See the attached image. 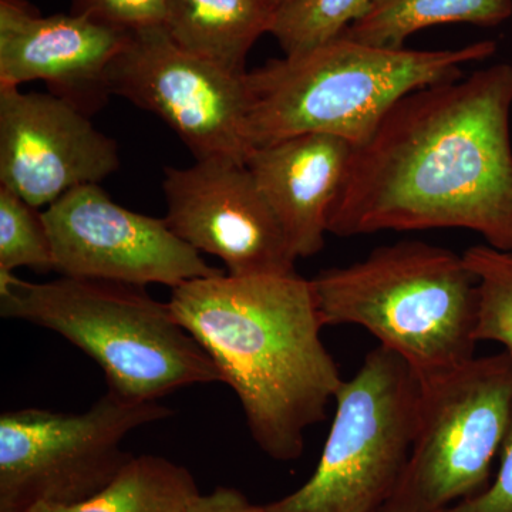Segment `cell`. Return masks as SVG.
<instances>
[{
	"instance_id": "1",
	"label": "cell",
	"mask_w": 512,
	"mask_h": 512,
	"mask_svg": "<svg viewBox=\"0 0 512 512\" xmlns=\"http://www.w3.org/2000/svg\"><path fill=\"white\" fill-rule=\"evenodd\" d=\"M512 64L402 97L353 147L329 234L467 229L512 252Z\"/></svg>"
},
{
	"instance_id": "2",
	"label": "cell",
	"mask_w": 512,
	"mask_h": 512,
	"mask_svg": "<svg viewBox=\"0 0 512 512\" xmlns=\"http://www.w3.org/2000/svg\"><path fill=\"white\" fill-rule=\"evenodd\" d=\"M237 394L256 446L298 460L345 379L322 340L312 282L301 275L194 279L168 301Z\"/></svg>"
},
{
	"instance_id": "3",
	"label": "cell",
	"mask_w": 512,
	"mask_h": 512,
	"mask_svg": "<svg viewBox=\"0 0 512 512\" xmlns=\"http://www.w3.org/2000/svg\"><path fill=\"white\" fill-rule=\"evenodd\" d=\"M491 40L447 50L380 47L340 36L269 60L245 74L247 136L252 148L328 134L362 146L402 97L457 79L461 67L494 55Z\"/></svg>"
},
{
	"instance_id": "4",
	"label": "cell",
	"mask_w": 512,
	"mask_h": 512,
	"mask_svg": "<svg viewBox=\"0 0 512 512\" xmlns=\"http://www.w3.org/2000/svg\"><path fill=\"white\" fill-rule=\"evenodd\" d=\"M311 282L325 326H360L420 380L476 357L480 291L463 254L400 241Z\"/></svg>"
},
{
	"instance_id": "5",
	"label": "cell",
	"mask_w": 512,
	"mask_h": 512,
	"mask_svg": "<svg viewBox=\"0 0 512 512\" xmlns=\"http://www.w3.org/2000/svg\"><path fill=\"white\" fill-rule=\"evenodd\" d=\"M0 316L55 332L101 367L107 389L140 402L222 383L220 370L144 286L62 276L25 281L0 271Z\"/></svg>"
},
{
	"instance_id": "6",
	"label": "cell",
	"mask_w": 512,
	"mask_h": 512,
	"mask_svg": "<svg viewBox=\"0 0 512 512\" xmlns=\"http://www.w3.org/2000/svg\"><path fill=\"white\" fill-rule=\"evenodd\" d=\"M419 376L379 345L336 394L318 466L293 493L259 512H380L412 453L419 420Z\"/></svg>"
},
{
	"instance_id": "7",
	"label": "cell",
	"mask_w": 512,
	"mask_h": 512,
	"mask_svg": "<svg viewBox=\"0 0 512 512\" xmlns=\"http://www.w3.org/2000/svg\"><path fill=\"white\" fill-rule=\"evenodd\" d=\"M416 437L380 512H443L487 487L512 420V355L474 357L420 380Z\"/></svg>"
},
{
	"instance_id": "8",
	"label": "cell",
	"mask_w": 512,
	"mask_h": 512,
	"mask_svg": "<svg viewBox=\"0 0 512 512\" xmlns=\"http://www.w3.org/2000/svg\"><path fill=\"white\" fill-rule=\"evenodd\" d=\"M160 402L107 392L83 413L8 410L0 416V512L70 505L99 493L133 454L123 441L147 424L168 419Z\"/></svg>"
},
{
	"instance_id": "9",
	"label": "cell",
	"mask_w": 512,
	"mask_h": 512,
	"mask_svg": "<svg viewBox=\"0 0 512 512\" xmlns=\"http://www.w3.org/2000/svg\"><path fill=\"white\" fill-rule=\"evenodd\" d=\"M247 74V73H245ZM245 74L187 52L164 26L128 33L107 82L111 96L151 111L183 140L195 160L247 164Z\"/></svg>"
},
{
	"instance_id": "10",
	"label": "cell",
	"mask_w": 512,
	"mask_h": 512,
	"mask_svg": "<svg viewBox=\"0 0 512 512\" xmlns=\"http://www.w3.org/2000/svg\"><path fill=\"white\" fill-rule=\"evenodd\" d=\"M62 276L177 286L222 274L174 234L164 218L121 207L99 184L64 194L43 211Z\"/></svg>"
},
{
	"instance_id": "11",
	"label": "cell",
	"mask_w": 512,
	"mask_h": 512,
	"mask_svg": "<svg viewBox=\"0 0 512 512\" xmlns=\"http://www.w3.org/2000/svg\"><path fill=\"white\" fill-rule=\"evenodd\" d=\"M164 220L195 251L220 258L232 276L296 274L281 221L245 163L197 160L164 170Z\"/></svg>"
},
{
	"instance_id": "12",
	"label": "cell",
	"mask_w": 512,
	"mask_h": 512,
	"mask_svg": "<svg viewBox=\"0 0 512 512\" xmlns=\"http://www.w3.org/2000/svg\"><path fill=\"white\" fill-rule=\"evenodd\" d=\"M120 168L116 141L52 93L0 87V185L36 208Z\"/></svg>"
},
{
	"instance_id": "13",
	"label": "cell",
	"mask_w": 512,
	"mask_h": 512,
	"mask_svg": "<svg viewBox=\"0 0 512 512\" xmlns=\"http://www.w3.org/2000/svg\"><path fill=\"white\" fill-rule=\"evenodd\" d=\"M128 33L74 15L42 16L26 0H0V87L45 82L50 93L97 113Z\"/></svg>"
},
{
	"instance_id": "14",
	"label": "cell",
	"mask_w": 512,
	"mask_h": 512,
	"mask_svg": "<svg viewBox=\"0 0 512 512\" xmlns=\"http://www.w3.org/2000/svg\"><path fill=\"white\" fill-rule=\"evenodd\" d=\"M353 146L328 134H301L255 147L247 167L281 221L298 258L319 254Z\"/></svg>"
},
{
	"instance_id": "15",
	"label": "cell",
	"mask_w": 512,
	"mask_h": 512,
	"mask_svg": "<svg viewBox=\"0 0 512 512\" xmlns=\"http://www.w3.org/2000/svg\"><path fill=\"white\" fill-rule=\"evenodd\" d=\"M274 18L262 0H167L163 26L187 52L245 74L249 52Z\"/></svg>"
},
{
	"instance_id": "16",
	"label": "cell",
	"mask_w": 512,
	"mask_h": 512,
	"mask_svg": "<svg viewBox=\"0 0 512 512\" xmlns=\"http://www.w3.org/2000/svg\"><path fill=\"white\" fill-rule=\"evenodd\" d=\"M201 494L191 471L168 458L134 456L99 493L70 505H37L29 512H187Z\"/></svg>"
},
{
	"instance_id": "17",
	"label": "cell",
	"mask_w": 512,
	"mask_h": 512,
	"mask_svg": "<svg viewBox=\"0 0 512 512\" xmlns=\"http://www.w3.org/2000/svg\"><path fill=\"white\" fill-rule=\"evenodd\" d=\"M512 16V0H372L343 37L400 49L420 30L446 23L497 26Z\"/></svg>"
},
{
	"instance_id": "18",
	"label": "cell",
	"mask_w": 512,
	"mask_h": 512,
	"mask_svg": "<svg viewBox=\"0 0 512 512\" xmlns=\"http://www.w3.org/2000/svg\"><path fill=\"white\" fill-rule=\"evenodd\" d=\"M372 0H292L275 13L271 35L285 56L301 55L338 39L365 15Z\"/></svg>"
},
{
	"instance_id": "19",
	"label": "cell",
	"mask_w": 512,
	"mask_h": 512,
	"mask_svg": "<svg viewBox=\"0 0 512 512\" xmlns=\"http://www.w3.org/2000/svg\"><path fill=\"white\" fill-rule=\"evenodd\" d=\"M463 256L480 291L478 343H498L512 355V252L481 244Z\"/></svg>"
},
{
	"instance_id": "20",
	"label": "cell",
	"mask_w": 512,
	"mask_h": 512,
	"mask_svg": "<svg viewBox=\"0 0 512 512\" xmlns=\"http://www.w3.org/2000/svg\"><path fill=\"white\" fill-rule=\"evenodd\" d=\"M55 271L52 239L43 212L0 185V271Z\"/></svg>"
},
{
	"instance_id": "21",
	"label": "cell",
	"mask_w": 512,
	"mask_h": 512,
	"mask_svg": "<svg viewBox=\"0 0 512 512\" xmlns=\"http://www.w3.org/2000/svg\"><path fill=\"white\" fill-rule=\"evenodd\" d=\"M70 3L74 15L124 33L163 26L167 6V0H70Z\"/></svg>"
},
{
	"instance_id": "22",
	"label": "cell",
	"mask_w": 512,
	"mask_h": 512,
	"mask_svg": "<svg viewBox=\"0 0 512 512\" xmlns=\"http://www.w3.org/2000/svg\"><path fill=\"white\" fill-rule=\"evenodd\" d=\"M443 512H512V420L500 453V468L493 483L481 493Z\"/></svg>"
},
{
	"instance_id": "23",
	"label": "cell",
	"mask_w": 512,
	"mask_h": 512,
	"mask_svg": "<svg viewBox=\"0 0 512 512\" xmlns=\"http://www.w3.org/2000/svg\"><path fill=\"white\" fill-rule=\"evenodd\" d=\"M261 505L248 500L237 488L218 487L208 494H200L187 512H259Z\"/></svg>"
},
{
	"instance_id": "24",
	"label": "cell",
	"mask_w": 512,
	"mask_h": 512,
	"mask_svg": "<svg viewBox=\"0 0 512 512\" xmlns=\"http://www.w3.org/2000/svg\"><path fill=\"white\" fill-rule=\"evenodd\" d=\"M262 2H264L272 12L276 13L279 9H282L284 6L288 5V3H291L292 0H262Z\"/></svg>"
}]
</instances>
